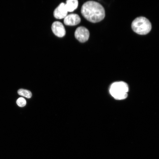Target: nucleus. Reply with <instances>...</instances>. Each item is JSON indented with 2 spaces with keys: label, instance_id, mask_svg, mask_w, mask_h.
I'll use <instances>...</instances> for the list:
<instances>
[{
  "label": "nucleus",
  "instance_id": "obj_2",
  "mask_svg": "<svg viewBox=\"0 0 159 159\" xmlns=\"http://www.w3.org/2000/svg\"><path fill=\"white\" fill-rule=\"evenodd\" d=\"M131 27L136 33L140 35H145L150 31L151 25L147 19L140 16L136 18L133 21Z\"/></svg>",
  "mask_w": 159,
  "mask_h": 159
},
{
  "label": "nucleus",
  "instance_id": "obj_5",
  "mask_svg": "<svg viewBox=\"0 0 159 159\" xmlns=\"http://www.w3.org/2000/svg\"><path fill=\"white\" fill-rule=\"evenodd\" d=\"M51 29L53 33L58 37H63L66 34L64 27L62 24L59 21L54 22L52 24Z\"/></svg>",
  "mask_w": 159,
  "mask_h": 159
},
{
  "label": "nucleus",
  "instance_id": "obj_9",
  "mask_svg": "<svg viewBox=\"0 0 159 159\" xmlns=\"http://www.w3.org/2000/svg\"><path fill=\"white\" fill-rule=\"evenodd\" d=\"M18 93L19 95L27 98H30L32 96V93L30 91L22 89L19 90L18 91Z\"/></svg>",
  "mask_w": 159,
  "mask_h": 159
},
{
  "label": "nucleus",
  "instance_id": "obj_4",
  "mask_svg": "<svg viewBox=\"0 0 159 159\" xmlns=\"http://www.w3.org/2000/svg\"><path fill=\"white\" fill-rule=\"evenodd\" d=\"M90 33L88 29L84 26H80L77 28L74 32L75 38L80 42L83 43L89 39Z\"/></svg>",
  "mask_w": 159,
  "mask_h": 159
},
{
  "label": "nucleus",
  "instance_id": "obj_7",
  "mask_svg": "<svg viewBox=\"0 0 159 159\" xmlns=\"http://www.w3.org/2000/svg\"><path fill=\"white\" fill-rule=\"evenodd\" d=\"M81 21V19L77 14H70L64 18V24L68 26H75L78 24Z\"/></svg>",
  "mask_w": 159,
  "mask_h": 159
},
{
  "label": "nucleus",
  "instance_id": "obj_3",
  "mask_svg": "<svg viewBox=\"0 0 159 159\" xmlns=\"http://www.w3.org/2000/svg\"><path fill=\"white\" fill-rule=\"evenodd\" d=\"M128 87L127 84L122 81L112 83L110 88V92L115 99L121 100L127 97Z\"/></svg>",
  "mask_w": 159,
  "mask_h": 159
},
{
  "label": "nucleus",
  "instance_id": "obj_6",
  "mask_svg": "<svg viewBox=\"0 0 159 159\" xmlns=\"http://www.w3.org/2000/svg\"><path fill=\"white\" fill-rule=\"evenodd\" d=\"M67 12L65 4L62 3L55 9L53 14L56 19H61L64 18L67 16Z\"/></svg>",
  "mask_w": 159,
  "mask_h": 159
},
{
  "label": "nucleus",
  "instance_id": "obj_10",
  "mask_svg": "<svg viewBox=\"0 0 159 159\" xmlns=\"http://www.w3.org/2000/svg\"><path fill=\"white\" fill-rule=\"evenodd\" d=\"M16 102L18 106L21 107L24 106L26 104V100L22 97H20L18 98Z\"/></svg>",
  "mask_w": 159,
  "mask_h": 159
},
{
  "label": "nucleus",
  "instance_id": "obj_8",
  "mask_svg": "<svg viewBox=\"0 0 159 159\" xmlns=\"http://www.w3.org/2000/svg\"><path fill=\"white\" fill-rule=\"evenodd\" d=\"M66 2L65 6L68 12H72L77 8L78 2L77 0H67Z\"/></svg>",
  "mask_w": 159,
  "mask_h": 159
},
{
  "label": "nucleus",
  "instance_id": "obj_1",
  "mask_svg": "<svg viewBox=\"0 0 159 159\" xmlns=\"http://www.w3.org/2000/svg\"><path fill=\"white\" fill-rule=\"evenodd\" d=\"M81 13L89 21L95 23L103 20L105 16L103 6L99 3L92 1H87L82 5Z\"/></svg>",
  "mask_w": 159,
  "mask_h": 159
}]
</instances>
